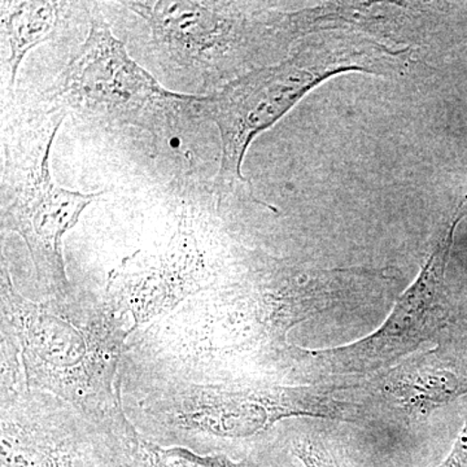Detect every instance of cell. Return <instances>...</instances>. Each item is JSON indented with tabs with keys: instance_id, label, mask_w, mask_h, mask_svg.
Masks as SVG:
<instances>
[{
	"instance_id": "cell-1",
	"label": "cell",
	"mask_w": 467,
	"mask_h": 467,
	"mask_svg": "<svg viewBox=\"0 0 467 467\" xmlns=\"http://www.w3.org/2000/svg\"><path fill=\"white\" fill-rule=\"evenodd\" d=\"M3 337L14 339L27 389L48 392L107 434L134 448L138 436L122 411L116 374L130 330L103 301L79 308L67 299L34 303L15 287L2 260Z\"/></svg>"
},
{
	"instance_id": "cell-2",
	"label": "cell",
	"mask_w": 467,
	"mask_h": 467,
	"mask_svg": "<svg viewBox=\"0 0 467 467\" xmlns=\"http://www.w3.org/2000/svg\"><path fill=\"white\" fill-rule=\"evenodd\" d=\"M409 50H395L365 36L330 33L304 42L291 57L256 67L211 94L198 95L199 116L216 125L221 161L220 192L247 183L242 165L252 140L290 112L309 91L344 72L399 75Z\"/></svg>"
},
{
	"instance_id": "cell-3",
	"label": "cell",
	"mask_w": 467,
	"mask_h": 467,
	"mask_svg": "<svg viewBox=\"0 0 467 467\" xmlns=\"http://www.w3.org/2000/svg\"><path fill=\"white\" fill-rule=\"evenodd\" d=\"M121 5L150 27L162 61L202 88H216L233 76L239 78L254 52L288 42L301 30L297 14H245L229 3L137 0Z\"/></svg>"
},
{
	"instance_id": "cell-4",
	"label": "cell",
	"mask_w": 467,
	"mask_h": 467,
	"mask_svg": "<svg viewBox=\"0 0 467 467\" xmlns=\"http://www.w3.org/2000/svg\"><path fill=\"white\" fill-rule=\"evenodd\" d=\"M55 99L82 119L109 128L171 138L181 119L199 117L198 95L177 94L135 63L100 11L88 38L58 78Z\"/></svg>"
},
{
	"instance_id": "cell-5",
	"label": "cell",
	"mask_w": 467,
	"mask_h": 467,
	"mask_svg": "<svg viewBox=\"0 0 467 467\" xmlns=\"http://www.w3.org/2000/svg\"><path fill=\"white\" fill-rule=\"evenodd\" d=\"M66 116L67 112L61 113L42 155L8 190L2 207L3 229L24 239L39 285L57 299H67L70 295L63 256L64 235L77 225L85 209L104 193L72 192L58 186L52 178L51 147Z\"/></svg>"
},
{
	"instance_id": "cell-6",
	"label": "cell",
	"mask_w": 467,
	"mask_h": 467,
	"mask_svg": "<svg viewBox=\"0 0 467 467\" xmlns=\"http://www.w3.org/2000/svg\"><path fill=\"white\" fill-rule=\"evenodd\" d=\"M146 413L171 429L239 439L266 431L284 418L317 414V407L299 389L187 384L150 398Z\"/></svg>"
},
{
	"instance_id": "cell-7",
	"label": "cell",
	"mask_w": 467,
	"mask_h": 467,
	"mask_svg": "<svg viewBox=\"0 0 467 467\" xmlns=\"http://www.w3.org/2000/svg\"><path fill=\"white\" fill-rule=\"evenodd\" d=\"M466 213L467 201L457 209L420 275L404 292L382 327L367 339L346 348L324 352L331 362L348 371L379 367L404 355L432 334L445 315V270L453 245L454 232Z\"/></svg>"
},
{
	"instance_id": "cell-8",
	"label": "cell",
	"mask_w": 467,
	"mask_h": 467,
	"mask_svg": "<svg viewBox=\"0 0 467 467\" xmlns=\"http://www.w3.org/2000/svg\"><path fill=\"white\" fill-rule=\"evenodd\" d=\"M204 282V254L192 221L181 217L168 250L159 257L131 256L110 276L106 299L140 322L193 294Z\"/></svg>"
},
{
	"instance_id": "cell-9",
	"label": "cell",
	"mask_w": 467,
	"mask_h": 467,
	"mask_svg": "<svg viewBox=\"0 0 467 467\" xmlns=\"http://www.w3.org/2000/svg\"><path fill=\"white\" fill-rule=\"evenodd\" d=\"M60 3L2 2V29L9 45V86L16 84L24 58L47 41L57 24Z\"/></svg>"
},
{
	"instance_id": "cell-10",
	"label": "cell",
	"mask_w": 467,
	"mask_h": 467,
	"mask_svg": "<svg viewBox=\"0 0 467 467\" xmlns=\"http://www.w3.org/2000/svg\"><path fill=\"white\" fill-rule=\"evenodd\" d=\"M396 398L413 407L434 409L467 393V370L425 367L404 374L393 383Z\"/></svg>"
},
{
	"instance_id": "cell-11",
	"label": "cell",
	"mask_w": 467,
	"mask_h": 467,
	"mask_svg": "<svg viewBox=\"0 0 467 467\" xmlns=\"http://www.w3.org/2000/svg\"><path fill=\"white\" fill-rule=\"evenodd\" d=\"M135 451L143 467H242L241 463L234 462L223 454L199 456L186 448L159 447L140 436Z\"/></svg>"
},
{
	"instance_id": "cell-12",
	"label": "cell",
	"mask_w": 467,
	"mask_h": 467,
	"mask_svg": "<svg viewBox=\"0 0 467 467\" xmlns=\"http://www.w3.org/2000/svg\"><path fill=\"white\" fill-rule=\"evenodd\" d=\"M292 448L304 467H340L327 448L313 439H296Z\"/></svg>"
},
{
	"instance_id": "cell-13",
	"label": "cell",
	"mask_w": 467,
	"mask_h": 467,
	"mask_svg": "<svg viewBox=\"0 0 467 467\" xmlns=\"http://www.w3.org/2000/svg\"><path fill=\"white\" fill-rule=\"evenodd\" d=\"M438 467H467V422L461 430L450 456Z\"/></svg>"
}]
</instances>
